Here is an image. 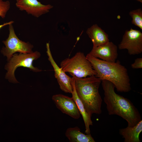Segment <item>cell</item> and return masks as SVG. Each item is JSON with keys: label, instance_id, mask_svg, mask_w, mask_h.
I'll use <instances>...</instances> for the list:
<instances>
[{"label": "cell", "instance_id": "6da1fadb", "mask_svg": "<svg viewBox=\"0 0 142 142\" xmlns=\"http://www.w3.org/2000/svg\"><path fill=\"white\" fill-rule=\"evenodd\" d=\"M101 82L104 92V100L109 115L121 117L127 121L129 126H134L141 120L137 108L129 99L116 93L112 83L105 80Z\"/></svg>", "mask_w": 142, "mask_h": 142}, {"label": "cell", "instance_id": "7a4b0ae2", "mask_svg": "<svg viewBox=\"0 0 142 142\" xmlns=\"http://www.w3.org/2000/svg\"><path fill=\"white\" fill-rule=\"evenodd\" d=\"M86 57L96 73V77L101 80H106L112 83L118 92L126 93L131 90L130 80L127 69L119 61L114 62H106L94 57L89 54Z\"/></svg>", "mask_w": 142, "mask_h": 142}, {"label": "cell", "instance_id": "3957f363", "mask_svg": "<svg viewBox=\"0 0 142 142\" xmlns=\"http://www.w3.org/2000/svg\"><path fill=\"white\" fill-rule=\"evenodd\" d=\"M70 75L74 78L77 94L87 111L91 116L100 114L102 100L99 89L102 80L95 76L78 78Z\"/></svg>", "mask_w": 142, "mask_h": 142}, {"label": "cell", "instance_id": "277c9868", "mask_svg": "<svg viewBox=\"0 0 142 142\" xmlns=\"http://www.w3.org/2000/svg\"><path fill=\"white\" fill-rule=\"evenodd\" d=\"M60 66L65 72H68L78 78L96 75L90 62L84 53L80 52H77L71 58H67L62 60Z\"/></svg>", "mask_w": 142, "mask_h": 142}, {"label": "cell", "instance_id": "5b68a950", "mask_svg": "<svg viewBox=\"0 0 142 142\" xmlns=\"http://www.w3.org/2000/svg\"><path fill=\"white\" fill-rule=\"evenodd\" d=\"M40 56L37 51L30 53L14 54L6 65L5 68L7 70L6 77L11 82L18 83L14 76V72L17 68L22 67L30 69L34 72H39L41 70L34 67L33 65V61L38 58Z\"/></svg>", "mask_w": 142, "mask_h": 142}, {"label": "cell", "instance_id": "8992f818", "mask_svg": "<svg viewBox=\"0 0 142 142\" xmlns=\"http://www.w3.org/2000/svg\"><path fill=\"white\" fill-rule=\"evenodd\" d=\"M9 25V34L8 38L3 41L5 45L1 50L2 53L9 61L13 55L16 52L23 53L33 52V45L28 42H25L20 40L15 34L12 24Z\"/></svg>", "mask_w": 142, "mask_h": 142}, {"label": "cell", "instance_id": "52a82bcc", "mask_svg": "<svg viewBox=\"0 0 142 142\" xmlns=\"http://www.w3.org/2000/svg\"><path fill=\"white\" fill-rule=\"evenodd\" d=\"M119 49H126L130 55L139 54L142 52V33L139 31L131 28L126 30L120 43Z\"/></svg>", "mask_w": 142, "mask_h": 142}, {"label": "cell", "instance_id": "ba28073f", "mask_svg": "<svg viewBox=\"0 0 142 142\" xmlns=\"http://www.w3.org/2000/svg\"><path fill=\"white\" fill-rule=\"evenodd\" d=\"M46 48L48 60L53 68L54 76L57 79L60 89L65 93L72 94L73 90L72 77L66 74L65 72L56 63L52 55L49 43H47Z\"/></svg>", "mask_w": 142, "mask_h": 142}, {"label": "cell", "instance_id": "9c48e42d", "mask_svg": "<svg viewBox=\"0 0 142 142\" xmlns=\"http://www.w3.org/2000/svg\"><path fill=\"white\" fill-rule=\"evenodd\" d=\"M16 6L21 11H24L28 14L38 18L48 12L53 6L43 4L37 0H16Z\"/></svg>", "mask_w": 142, "mask_h": 142}, {"label": "cell", "instance_id": "30bf717a", "mask_svg": "<svg viewBox=\"0 0 142 142\" xmlns=\"http://www.w3.org/2000/svg\"><path fill=\"white\" fill-rule=\"evenodd\" d=\"M52 99L57 108L62 113L74 119L79 118L80 113L72 97L59 94L53 95Z\"/></svg>", "mask_w": 142, "mask_h": 142}, {"label": "cell", "instance_id": "8fae6325", "mask_svg": "<svg viewBox=\"0 0 142 142\" xmlns=\"http://www.w3.org/2000/svg\"><path fill=\"white\" fill-rule=\"evenodd\" d=\"M91 56L106 62H114L118 57V47L113 42L93 47L88 53Z\"/></svg>", "mask_w": 142, "mask_h": 142}, {"label": "cell", "instance_id": "7c38bea8", "mask_svg": "<svg viewBox=\"0 0 142 142\" xmlns=\"http://www.w3.org/2000/svg\"><path fill=\"white\" fill-rule=\"evenodd\" d=\"M86 33L93 43V47H97L109 41L108 34L97 24H94L88 28Z\"/></svg>", "mask_w": 142, "mask_h": 142}, {"label": "cell", "instance_id": "4fadbf2b", "mask_svg": "<svg viewBox=\"0 0 142 142\" xmlns=\"http://www.w3.org/2000/svg\"><path fill=\"white\" fill-rule=\"evenodd\" d=\"M72 77L73 90L72 93V98L75 103L80 114L82 116L85 126V132L86 134H90V126L93 125V122L91 119L92 116L87 111L82 102L78 97L74 86V78L73 77Z\"/></svg>", "mask_w": 142, "mask_h": 142}, {"label": "cell", "instance_id": "5bb4252c", "mask_svg": "<svg viewBox=\"0 0 142 142\" xmlns=\"http://www.w3.org/2000/svg\"><path fill=\"white\" fill-rule=\"evenodd\" d=\"M142 131L141 120L133 126H127L120 129V134L124 138V142H140L139 136Z\"/></svg>", "mask_w": 142, "mask_h": 142}, {"label": "cell", "instance_id": "9a60e30c", "mask_svg": "<svg viewBox=\"0 0 142 142\" xmlns=\"http://www.w3.org/2000/svg\"><path fill=\"white\" fill-rule=\"evenodd\" d=\"M65 135L70 142H95L90 134H85L80 131L77 126L68 128Z\"/></svg>", "mask_w": 142, "mask_h": 142}, {"label": "cell", "instance_id": "2e32d148", "mask_svg": "<svg viewBox=\"0 0 142 142\" xmlns=\"http://www.w3.org/2000/svg\"><path fill=\"white\" fill-rule=\"evenodd\" d=\"M129 14L132 18L131 23L142 30V10L139 8L130 11Z\"/></svg>", "mask_w": 142, "mask_h": 142}, {"label": "cell", "instance_id": "e0dca14e", "mask_svg": "<svg viewBox=\"0 0 142 142\" xmlns=\"http://www.w3.org/2000/svg\"><path fill=\"white\" fill-rule=\"evenodd\" d=\"M10 7V3L9 1L0 0V17L4 18Z\"/></svg>", "mask_w": 142, "mask_h": 142}, {"label": "cell", "instance_id": "ac0fdd59", "mask_svg": "<svg viewBox=\"0 0 142 142\" xmlns=\"http://www.w3.org/2000/svg\"><path fill=\"white\" fill-rule=\"evenodd\" d=\"M131 66L134 69L142 68V58H140L136 59L134 62L131 64Z\"/></svg>", "mask_w": 142, "mask_h": 142}, {"label": "cell", "instance_id": "d6986e66", "mask_svg": "<svg viewBox=\"0 0 142 142\" xmlns=\"http://www.w3.org/2000/svg\"><path fill=\"white\" fill-rule=\"evenodd\" d=\"M13 23V21H11L9 22H7V23H5L2 24H1V25H0V29L1 28H2V27H3L4 26L6 25H9V24H11V23Z\"/></svg>", "mask_w": 142, "mask_h": 142}, {"label": "cell", "instance_id": "ffe728a7", "mask_svg": "<svg viewBox=\"0 0 142 142\" xmlns=\"http://www.w3.org/2000/svg\"><path fill=\"white\" fill-rule=\"evenodd\" d=\"M137 1L140 2L141 3H142V0H136Z\"/></svg>", "mask_w": 142, "mask_h": 142}]
</instances>
